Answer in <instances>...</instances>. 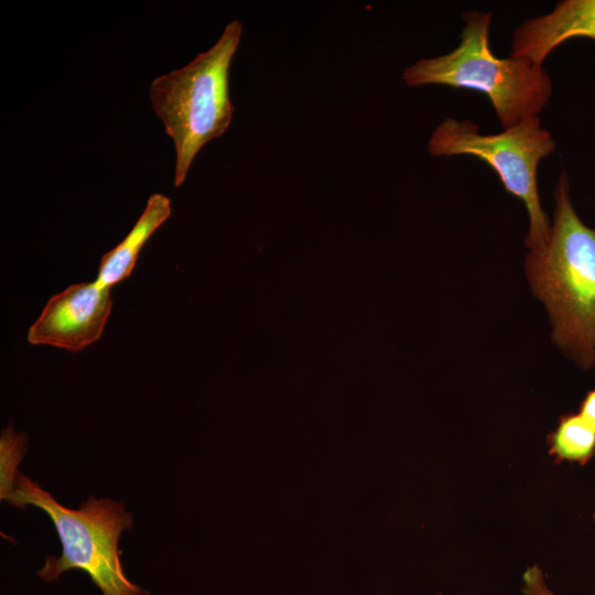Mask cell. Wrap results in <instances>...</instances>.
Returning <instances> with one entry per match:
<instances>
[{"label":"cell","instance_id":"6da1fadb","mask_svg":"<svg viewBox=\"0 0 595 595\" xmlns=\"http://www.w3.org/2000/svg\"><path fill=\"white\" fill-rule=\"evenodd\" d=\"M553 194L549 242L528 255V279L547 306L553 342L581 368L589 369L595 366V227L577 215L565 171Z\"/></svg>","mask_w":595,"mask_h":595},{"label":"cell","instance_id":"7a4b0ae2","mask_svg":"<svg viewBox=\"0 0 595 595\" xmlns=\"http://www.w3.org/2000/svg\"><path fill=\"white\" fill-rule=\"evenodd\" d=\"M491 19L490 12H464L458 45L444 55L416 61L403 71L402 79L411 87L442 85L484 94L507 129L539 116L552 95V82L543 65L494 54Z\"/></svg>","mask_w":595,"mask_h":595},{"label":"cell","instance_id":"3957f363","mask_svg":"<svg viewBox=\"0 0 595 595\" xmlns=\"http://www.w3.org/2000/svg\"><path fill=\"white\" fill-rule=\"evenodd\" d=\"M241 33L238 20L229 22L210 48L151 84L152 108L175 147V186L183 184L199 150L231 122L229 68Z\"/></svg>","mask_w":595,"mask_h":595},{"label":"cell","instance_id":"277c9868","mask_svg":"<svg viewBox=\"0 0 595 595\" xmlns=\"http://www.w3.org/2000/svg\"><path fill=\"white\" fill-rule=\"evenodd\" d=\"M7 501L23 509L35 506L55 526L62 554L45 558L37 572L44 582H54L64 572L78 569L90 576L104 595H150L126 576L121 565L119 540L122 531L133 526V516L123 501L90 496L78 509H69L21 472Z\"/></svg>","mask_w":595,"mask_h":595},{"label":"cell","instance_id":"5b68a950","mask_svg":"<svg viewBox=\"0 0 595 595\" xmlns=\"http://www.w3.org/2000/svg\"><path fill=\"white\" fill-rule=\"evenodd\" d=\"M555 147L539 116L493 134L480 133L470 120L445 118L430 137L428 151L433 156L470 155L490 166L505 190L521 199L527 208L526 246L530 251H541L549 242L551 224L540 202L538 166Z\"/></svg>","mask_w":595,"mask_h":595},{"label":"cell","instance_id":"8992f818","mask_svg":"<svg viewBox=\"0 0 595 595\" xmlns=\"http://www.w3.org/2000/svg\"><path fill=\"white\" fill-rule=\"evenodd\" d=\"M111 304L110 288L96 281L69 285L48 300L28 340L79 351L101 337Z\"/></svg>","mask_w":595,"mask_h":595},{"label":"cell","instance_id":"52a82bcc","mask_svg":"<svg viewBox=\"0 0 595 595\" xmlns=\"http://www.w3.org/2000/svg\"><path fill=\"white\" fill-rule=\"evenodd\" d=\"M575 37L595 42V0H563L522 22L512 34L510 55L543 65L553 50Z\"/></svg>","mask_w":595,"mask_h":595},{"label":"cell","instance_id":"ba28073f","mask_svg":"<svg viewBox=\"0 0 595 595\" xmlns=\"http://www.w3.org/2000/svg\"><path fill=\"white\" fill-rule=\"evenodd\" d=\"M171 201L154 193L130 232L115 248L106 252L99 263L96 282L111 288L128 278L137 262L139 252L150 236L170 217Z\"/></svg>","mask_w":595,"mask_h":595},{"label":"cell","instance_id":"9c48e42d","mask_svg":"<svg viewBox=\"0 0 595 595\" xmlns=\"http://www.w3.org/2000/svg\"><path fill=\"white\" fill-rule=\"evenodd\" d=\"M548 443L549 454L556 462L570 461L585 465L595 454V430L578 413L564 414L549 435Z\"/></svg>","mask_w":595,"mask_h":595},{"label":"cell","instance_id":"30bf717a","mask_svg":"<svg viewBox=\"0 0 595 595\" xmlns=\"http://www.w3.org/2000/svg\"><path fill=\"white\" fill-rule=\"evenodd\" d=\"M28 436L25 433H18L12 423H10L1 433L0 439V496L7 499L12 494L19 465L26 451Z\"/></svg>","mask_w":595,"mask_h":595},{"label":"cell","instance_id":"8fae6325","mask_svg":"<svg viewBox=\"0 0 595 595\" xmlns=\"http://www.w3.org/2000/svg\"><path fill=\"white\" fill-rule=\"evenodd\" d=\"M521 592L524 595H555L548 586L543 572L538 565L529 566L522 575Z\"/></svg>","mask_w":595,"mask_h":595},{"label":"cell","instance_id":"7c38bea8","mask_svg":"<svg viewBox=\"0 0 595 595\" xmlns=\"http://www.w3.org/2000/svg\"><path fill=\"white\" fill-rule=\"evenodd\" d=\"M578 414L595 430V389L587 392L580 405Z\"/></svg>","mask_w":595,"mask_h":595},{"label":"cell","instance_id":"4fadbf2b","mask_svg":"<svg viewBox=\"0 0 595 595\" xmlns=\"http://www.w3.org/2000/svg\"><path fill=\"white\" fill-rule=\"evenodd\" d=\"M435 595H443L442 593H436Z\"/></svg>","mask_w":595,"mask_h":595},{"label":"cell","instance_id":"5bb4252c","mask_svg":"<svg viewBox=\"0 0 595 595\" xmlns=\"http://www.w3.org/2000/svg\"><path fill=\"white\" fill-rule=\"evenodd\" d=\"M593 518H594V521H595V512H594V515H593Z\"/></svg>","mask_w":595,"mask_h":595}]
</instances>
